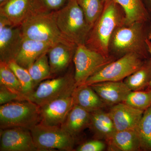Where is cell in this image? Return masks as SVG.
Wrapping results in <instances>:
<instances>
[{
	"label": "cell",
	"mask_w": 151,
	"mask_h": 151,
	"mask_svg": "<svg viewBox=\"0 0 151 151\" xmlns=\"http://www.w3.org/2000/svg\"><path fill=\"white\" fill-rule=\"evenodd\" d=\"M151 40V20L123 24L114 31L108 47L109 55L116 59L136 53L147 59L151 57L147 41Z\"/></svg>",
	"instance_id": "obj_1"
},
{
	"label": "cell",
	"mask_w": 151,
	"mask_h": 151,
	"mask_svg": "<svg viewBox=\"0 0 151 151\" xmlns=\"http://www.w3.org/2000/svg\"><path fill=\"white\" fill-rule=\"evenodd\" d=\"M124 10L114 0L105 4L102 14L91 28L85 45L87 47L109 57L108 47L111 37L118 27L125 23Z\"/></svg>",
	"instance_id": "obj_2"
},
{
	"label": "cell",
	"mask_w": 151,
	"mask_h": 151,
	"mask_svg": "<svg viewBox=\"0 0 151 151\" xmlns=\"http://www.w3.org/2000/svg\"><path fill=\"white\" fill-rule=\"evenodd\" d=\"M61 33L76 45H85L91 28L76 0H69L64 7L54 12Z\"/></svg>",
	"instance_id": "obj_3"
},
{
	"label": "cell",
	"mask_w": 151,
	"mask_h": 151,
	"mask_svg": "<svg viewBox=\"0 0 151 151\" xmlns=\"http://www.w3.org/2000/svg\"><path fill=\"white\" fill-rule=\"evenodd\" d=\"M54 12H39L28 18L20 26L24 37L53 44L60 43L77 46L60 32Z\"/></svg>",
	"instance_id": "obj_4"
},
{
	"label": "cell",
	"mask_w": 151,
	"mask_h": 151,
	"mask_svg": "<svg viewBox=\"0 0 151 151\" xmlns=\"http://www.w3.org/2000/svg\"><path fill=\"white\" fill-rule=\"evenodd\" d=\"M40 122L39 106L29 100L14 101L0 106L1 129L23 128L30 130Z\"/></svg>",
	"instance_id": "obj_5"
},
{
	"label": "cell",
	"mask_w": 151,
	"mask_h": 151,
	"mask_svg": "<svg viewBox=\"0 0 151 151\" xmlns=\"http://www.w3.org/2000/svg\"><path fill=\"white\" fill-rule=\"evenodd\" d=\"M77 86L74 72L70 70L57 78L41 82L26 100L41 107L53 100L72 95Z\"/></svg>",
	"instance_id": "obj_6"
},
{
	"label": "cell",
	"mask_w": 151,
	"mask_h": 151,
	"mask_svg": "<svg viewBox=\"0 0 151 151\" xmlns=\"http://www.w3.org/2000/svg\"><path fill=\"white\" fill-rule=\"evenodd\" d=\"M37 151H73L75 138L60 126L39 123L30 129Z\"/></svg>",
	"instance_id": "obj_7"
},
{
	"label": "cell",
	"mask_w": 151,
	"mask_h": 151,
	"mask_svg": "<svg viewBox=\"0 0 151 151\" xmlns=\"http://www.w3.org/2000/svg\"><path fill=\"white\" fill-rule=\"evenodd\" d=\"M116 60L111 55L106 57L94 51L85 45H77L73 60L76 85H83L89 77Z\"/></svg>",
	"instance_id": "obj_8"
},
{
	"label": "cell",
	"mask_w": 151,
	"mask_h": 151,
	"mask_svg": "<svg viewBox=\"0 0 151 151\" xmlns=\"http://www.w3.org/2000/svg\"><path fill=\"white\" fill-rule=\"evenodd\" d=\"M145 60L136 53L126 55L109 63L89 77L84 84L90 85L103 81H123L139 69Z\"/></svg>",
	"instance_id": "obj_9"
},
{
	"label": "cell",
	"mask_w": 151,
	"mask_h": 151,
	"mask_svg": "<svg viewBox=\"0 0 151 151\" xmlns=\"http://www.w3.org/2000/svg\"><path fill=\"white\" fill-rule=\"evenodd\" d=\"M24 38L20 27L12 25L0 16V61L8 64L14 60Z\"/></svg>",
	"instance_id": "obj_10"
},
{
	"label": "cell",
	"mask_w": 151,
	"mask_h": 151,
	"mask_svg": "<svg viewBox=\"0 0 151 151\" xmlns=\"http://www.w3.org/2000/svg\"><path fill=\"white\" fill-rule=\"evenodd\" d=\"M45 12L37 0H6L0 4V16L12 25L20 27L31 16Z\"/></svg>",
	"instance_id": "obj_11"
},
{
	"label": "cell",
	"mask_w": 151,
	"mask_h": 151,
	"mask_svg": "<svg viewBox=\"0 0 151 151\" xmlns=\"http://www.w3.org/2000/svg\"><path fill=\"white\" fill-rule=\"evenodd\" d=\"M1 151H37L30 130L23 128L1 129Z\"/></svg>",
	"instance_id": "obj_12"
},
{
	"label": "cell",
	"mask_w": 151,
	"mask_h": 151,
	"mask_svg": "<svg viewBox=\"0 0 151 151\" xmlns=\"http://www.w3.org/2000/svg\"><path fill=\"white\" fill-rule=\"evenodd\" d=\"M74 105L72 95L59 98L40 107V123L47 126L60 127Z\"/></svg>",
	"instance_id": "obj_13"
},
{
	"label": "cell",
	"mask_w": 151,
	"mask_h": 151,
	"mask_svg": "<svg viewBox=\"0 0 151 151\" xmlns=\"http://www.w3.org/2000/svg\"><path fill=\"white\" fill-rule=\"evenodd\" d=\"M144 112L122 103L111 106L108 113L116 131H121L136 130Z\"/></svg>",
	"instance_id": "obj_14"
},
{
	"label": "cell",
	"mask_w": 151,
	"mask_h": 151,
	"mask_svg": "<svg viewBox=\"0 0 151 151\" xmlns=\"http://www.w3.org/2000/svg\"><path fill=\"white\" fill-rule=\"evenodd\" d=\"M90 86L109 107L124 103L132 92L123 81H103Z\"/></svg>",
	"instance_id": "obj_15"
},
{
	"label": "cell",
	"mask_w": 151,
	"mask_h": 151,
	"mask_svg": "<svg viewBox=\"0 0 151 151\" xmlns=\"http://www.w3.org/2000/svg\"><path fill=\"white\" fill-rule=\"evenodd\" d=\"M55 45L24 37L14 60L22 67L28 69L38 58L48 52Z\"/></svg>",
	"instance_id": "obj_16"
},
{
	"label": "cell",
	"mask_w": 151,
	"mask_h": 151,
	"mask_svg": "<svg viewBox=\"0 0 151 151\" xmlns=\"http://www.w3.org/2000/svg\"><path fill=\"white\" fill-rule=\"evenodd\" d=\"M77 46L63 43L55 45L47 52L52 75L64 71L73 60Z\"/></svg>",
	"instance_id": "obj_17"
},
{
	"label": "cell",
	"mask_w": 151,
	"mask_h": 151,
	"mask_svg": "<svg viewBox=\"0 0 151 151\" xmlns=\"http://www.w3.org/2000/svg\"><path fill=\"white\" fill-rule=\"evenodd\" d=\"M105 142L108 151H142L140 141L136 130L116 131Z\"/></svg>",
	"instance_id": "obj_18"
},
{
	"label": "cell",
	"mask_w": 151,
	"mask_h": 151,
	"mask_svg": "<svg viewBox=\"0 0 151 151\" xmlns=\"http://www.w3.org/2000/svg\"><path fill=\"white\" fill-rule=\"evenodd\" d=\"M89 128L94 134V139L105 141L116 132L110 114L103 109L90 113Z\"/></svg>",
	"instance_id": "obj_19"
},
{
	"label": "cell",
	"mask_w": 151,
	"mask_h": 151,
	"mask_svg": "<svg viewBox=\"0 0 151 151\" xmlns=\"http://www.w3.org/2000/svg\"><path fill=\"white\" fill-rule=\"evenodd\" d=\"M90 119V113L78 105H74L60 127L75 138L83 130L89 128Z\"/></svg>",
	"instance_id": "obj_20"
},
{
	"label": "cell",
	"mask_w": 151,
	"mask_h": 151,
	"mask_svg": "<svg viewBox=\"0 0 151 151\" xmlns=\"http://www.w3.org/2000/svg\"><path fill=\"white\" fill-rule=\"evenodd\" d=\"M72 96L74 105L80 106L89 113L107 107L90 85L83 84L77 86Z\"/></svg>",
	"instance_id": "obj_21"
},
{
	"label": "cell",
	"mask_w": 151,
	"mask_h": 151,
	"mask_svg": "<svg viewBox=\"0 0 151 151\" xmlns=\"http://www.w3.org/2000/svg\"><path fill=\"white\" fill-rule=\"evenodd\" d=\"M122 7L126 16L125 23L151 20V16L142 0H114Z\"/></svg>",
	"instance_id": "obj_22"
},
{
	"label": "cell",
	"mask_w": 151,
	"mask_h": 151,
	"mask_svg": "<svg viewBox=\"0 0 151 151\" xmlns=\"http://www.w3.org/2000/svg\"><path fill=\"white\" fill-rule=\"evenodd\" d=\"M151 81V57L146 59L139 69L124 79V82L132 91L148 88Z\"/></svg>",
	"instance_id": "obj_23"
},
{
	"label": "cell",
	"mask_w": 151,
	"mask_h": 151,
	"mask_svg": "<svg viewBox=\"0 0 151 151\" xmlns=\"http://www.w3.org/2000/svg\"><path fill=\"white\" fill-rule=\"evenodd\" d=\"M27 69L35 87L45 79L51 78L52 75L47 52L41 55Z\"/></svg>",
	"instance_id": "obj_24"
},
{
	"label": "cell",
	"mask_w": 151,
	"mask_h": 151,
	"mask_svg": "<svg viewBox=\"0 0 151 151\" xmlns=\"http://www.w3.org/2000/svg\"><path fill=\"white\" fill-rule=\"evenodd\" d=\"M142 151H151V106L144 112L136 129Z\"/></svg>",
	"instance_id": "obj_25"
},
{
	"label": "cell",
	"mask_w": 151,
	"mask_h": 151,
	"mask_svg": "<svg viewBox=\"0 0 151 151\" xmlns=\"http://www.w3.org/2000/svg\"><path fill=\"white\" fill-rule=\"evenodd\" d=\"M91 28L93 27L103 10L102 0H76Z\"/></svg>",
	"instance_id": "obj_26"
},
{
	"label": "cell",
	"mask_w": 151,
	"mask_h": 151,
	"mask_svg": "<svg viewBox=\"0 0 151 151\" xmlns=\"http://www.w3.org/2000/svg\"><path fill=\"white\" fill-rule=\"evenodd\" d=\"M0 85H3L11 91L19 94L25 99L22 87L8 64L0 61Z\"/></svg>",
	"instance_id": "obj_27"
},
{
	"label": "cell",
	"mask_w": 151,
	"mask_h": 151,
	"mask_svg": "<svg viewBox=\"0 0 151 151\" xmlns=\"http://www.w3.org/2000/svg\"><path fill=\"white\" fill-rule=\"evenodd\" d=\"M8 65L20 82L26 100V97L33 92L35 88L28 70L18 65L15 60L11 61Z\"/></svg>",
	"instance_id": "obj_28"
},
{
	"label": "cell",
	"mask_w": 151,
	"mask_h": 151,
	"mask_svg": "<svg viewBox=\"0 0 151 151\" xmlns=\"http://www.w3.org/2000/svg\"><path fill=\"white\" fill-rule=\"evenodd\" d=\"M124 103L145 111L151 106V88L141 91H132Z\"/></svg>",
	"instance_id": "obj_29"
},
{
	"label": "cell",
	"mask_w": 151,
	"mask_h": 151,
	"mask_svg": "<svg viewBox=\"0 0 151 151\" xmlns=\"http://www.w3.org/2000/svg\"><path fill=\"white\" fill-rule=\"evenodd\" d=\"M26 100L19 94L12 92L5 86L0 85V105H3L14 101Z\"/></svg>",
	"instance_id": "obj_30"
},
{
	"label": "cell",
	"mask_w": 151,
	"mask_h": 151,
	"mask_svg": "<svg viewBox=\"0 0 151 151\" xmlns=\"http://www.w3.org/2000/svg\"><path fill=\"white\" fill-rule=\"evenodd\" d=\"M44 10L47 12L59 10L67 4L69 0H37Z\"/></svg>",
	"instance_id": "obj_31"
},
{
	"label": "cell",
	"mask_w": 151,
	"mask_h": 151,
	"mask_svg": "<svg viewBox=\"0 0 151 151\" xmlns=\"http://www.w3.org/2000/svg\"><path fill=\"white\" fill-rule=\"evenodd\" d=\"M107 147L106 143L101 140L95 139L83 143L76 150L78 151H102Z\"/></svg>",
	"instance_id": "obj_32"
},
{
	"label": "cell",
	"mask_w": 151,
	"mask_h": 151,
	"mask_svg": "<svg viewBox=\"0 0 151 151\" xmlns=\"http://www.w3.org/2000/svg\"><path fill=\"white\" fill-rule=\"evenodd\" d=\"M146 8L151 16V0H142Z\"/></svg>",
	"instance_id": "obj_33"
},
{
	"label": "cell",
	"mask_w": 151,
	"mask_h": 151,
	"mask_svg": "<svg viewBox=\"0 0 151 151\" xmlns=\"http://www.w3.org/2000/svg\"><path fill=\"white\" fill-rule=\"evenodd\" d=\"M147 45L148 48V50L149 52H150V56L151 57V40H147ZM151 81L150 83V86H149L148 88L147 89H151Z\"/></svg>",
	"instance_id": "obj_34"
},
{
	"label": "cell",
	"mask_w": 151,
	"mask_h": 151,
	"mask_svg": "<svg viewBox=\"0 0 151 151\" xmlns=\"http://www.w3.org/2000/svg\"><path fill=\"white\" fill-rule=\"evenodd\" d=\"M102 1L103 4H104V5H105V4L111 1H112V0H102Z\"/></svg>",
	"instance_id": "obj_35"
},
{
	"label": "cell",
	"mask_w": 151,
	"mask_h": 151,
	"mask_svg": "<svg viewBox=\"0 0 151 151\" xmlns=\"http://www.w3.org/2000/svg\"><path fill=\"white\" fill-rule=\"evenodd\" d=\"M6 0H0V4L1 3L3 2L4 1H5Z\"/></svg>",
	"instance_id": "obj_36"
}]
</instances>
